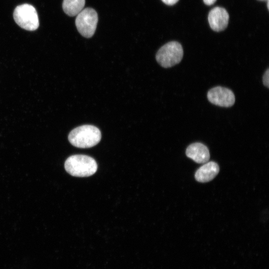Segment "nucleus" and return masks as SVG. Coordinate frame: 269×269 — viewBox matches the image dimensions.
Returning a JSON list of instances; mask_svg holds the SVG:
<instances>
[{
  "instance_id": "1",
  "label": "nucleus",
  "mask_w": 269,
  "mask_h": 269,
  "mask_svg": "<svg viewBox=\"0 0 269 269\" xmlns=\"http://www.w3.org/2000/svg\"><path fill=\"white\" fill-rule=\"evenodd\" d=\"M101 139L100 130L92 125H83L72 130L68 140L73 146L79 148H89L97 144Z\"/></svg>"
},
{
  "instance_id": "2",
  "label": "nucleus",
  "mask_w": 269,
  "mask_h": 269,
  "mask_svg": "<svg viewBox=\"0 0 269 269\" xmlns=\"http://www.w3.org/2000/svg\"><path fill=\"white\" fill-rule=\"evenodd\" d=\"M64 167L70 175L76 177H88L94 174L98 165L92 157L83 154L69 156L65 161Z\"/></svg>"
},
{
  "instance_id": "3",
  "label": "nucleus",
  "mask_w": 269,
  "mask_h": 269,
  "mask_svg": "<svg viewBox=\"0 0 269 269\" xmlns=\"http://www.w3.org/2000/svg\"><path fill=\"white\" fill-rule=\"evenodd\" d=\"M183 56L181 45L177 41H170L160 48L155 57L160 65L164 68H169L179 63Z\"/></svg>"
},
{
  "instance_id": "4",
  "label": "nucleus",
  "mask_w": 269,
  "mask_h": 269,
  "mask_svg": "<svg viewBox=\"0 0 269 269\" xmlns=\"http://www.w3.org/2000/svg\"><path fill=\"white\" fill-rule=\"evenodd\" d=\"M13 15L15 22L23 29L33 31L39 27L36 10L31 4L24 3L17 6L14 10Z\"/></svg>"
},
{
  "instance_id": "5",
  "label": "nucleus",
  "mask_w": 269,
  "mask_h": 269,
  "mask_svg": "<svg viewBox=\"0 0 269 269\" xmlns=\"http://www.w3.org/2000/svg\"><path fill=\"white\" fill-rule=\"evenodd\" d=\"M98 16L96 11L91 7H87L77 15L75 25L79 32L86 38H90L94 34Z\"/></svg>"
},
{
  "instance_id": "6",
  "label": "nucleus",
  "mask_w": 269,
  "mask_h": 269,
  "mask_svg": "<svg viewBox=\"0 0 269 269\" xmlns=\"http://www.w3.org/2000/svg\"><path fill=\"white\" fill-rule=\"evenodd\" d=\"M207 98L212 104L223 107H231L235 102L233 92L229 89L221 86L211 89L208 92Z\"/></svg>"
},
{
  "instance_id": "7",
  "label": "nucleus",
  "mask_w": 269,
  "mask_h": 269,
  "mask_svg": "<svg viewBox=\"0 0 269 269\" xmlns=\"http://www.w3.org/2000/svg\"><path fill=\"white\" fill-rule=\"evenodd\" d=\"M229 15L227 10L221 7H215L212 9L208 14V21L211 28L214 31L219 32L227 27Z\"/></svg>"
},
{
  "instance_id": "8",
  "label": "nucleus",
  "mask_w": 269,
  "mask_h": 269,
  "mask_svg": "<svg viewBox=\"0 0 269 269\" xmlns=\"http://www.w3.org/2000/svg\"><path fill=\"white\" fill-rule=\"evenodd\" d=\"M187 157L197 163H205L210 158V153L208 147L200 142H195L190 144L186 149Z\"/></svg>"
},
{
  "instance_id": "9",
  "label": "nucleus",
  "mask_w": 269,
  "mask_h": 269,
  "mask_svg": "<svg viewBox=\"0 0 269 269\" xmlns=\"http://www.w3.org/2000/svg\"><path fill=\"white\" fill-rule=\"evenodd\" d=\"M219 171V166L216 162L208 161L197 169L195 178L199 182H207L213 179Z\"/></svg>"
},
{
  "instance_id": "10",
  "label": "nucleus",
  "mask_w": 269,
  "mask_h": 269,
  "mask_svg": "<svg viewBox=\"0 0 269 269\" xmlns=\"http://www.w3.org/2000/svg\"><path fill=\"white\" fill-rule=\"evenodd\" d=\"M85 4V0H63L62 8L66 14L74 16L83 10Z\"/></svg>"
},
{
  "instance_id": "11",
  "label": "nucleus",
  "mask_w": 269,
  "mask_h": 269,
  "mask_svg": "<svg viewBox=\"0 0 269 269\" xmlns=\"http://www.w3.org/2000/svg\"><path fill=\"white\" fill-rule=\"evenodd\" d=\"M263 82L264 85L267 88L269 87V69L268 68L265 72L263 77Z\"/></svg>"
},
{
  "instance_id": "12",
  "label": "nucleus",
  "mask_w": 269,
  "mask_h": 269,
  "mask_svg": "<svg viewBox=\"0 0 269 269\" xmlns=\"http://www.w3.org/2000/svg\"><path fill=\"white\" fill-rule=\"evenodd\" d=\"M165 4L172 5L178 2L179 0H161Z\"/></svg>"
},
{
  "instance_id": "13",
  "label": "nucleus",
  "mask_w": 269,
  "mask_h": 269,
  "mask_svg": "<svg viewBox=\"0 0 269 269\" xmlns=\"http://www.w3.org/2000/svg\"><path fill=\"white\" fill-rule=\"evenodd\" d=\"M216 1V0H203L205 4L208 5H210L214 4Z\"/></svg>"
},
{
  "instance_id": "14",
  "label": "nucleus",
  "mask_w": 269,
  "mask_h": 269,
  "mask_svg": "<svg viewBox=\"0 0 269 269\" xmlns=\"http://www.w3.org/2000/svg\"></svg>"
}]
</instances>
